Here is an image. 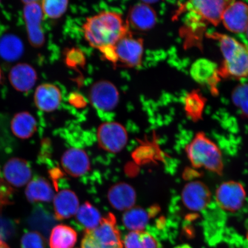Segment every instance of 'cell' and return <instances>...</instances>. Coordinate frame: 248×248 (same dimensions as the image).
Wrapping results in <instances>:
<instances>
[{
	"label": "cell",
	"instance_id": "obj_1",
	"mask_svg": "<svg viewBox=\"0 0 248 248\" xmlns=\"http://www.w3.org/2000/svg\"><path fill=\"white\" fill-rule=\"evenodd\" d=\"M86 41L101 52L113 48L129 32L128 24L116 12L104 11L87 18L83 26Z\"/></svg>",
	"mask_w": 248,
	"mask_h": 248
},
{
	"label": "cell",
	"instance_id": "obj_2",
	"mask_svg": "<svg viewBox=\"0 0 248 248\" xmlns=\"http://www.w3.org/2000/svg\"><path fill=\"white\" fill-rule=\"evenodd\" d=\"M210 37L218 41L224 59L219 76L238 79L248 77V46L224 34L215 33Z\"/></svg>",
	"mask_w": 248,
	"mask_h": 248
},
{
	"label": "cell",
	"instance_id": "obj_3",
	"mask_svg": "<svg viewBox=\"0 0 248 248\" xmlns=\"http://www.w3.org/2000/svg\"><path fill=\"white\" fill-rule=\"evenodd\" d=\"M186 153L191 165L218 175L224 171L221 150L215 142L203 132H198L186 147Z\"/></svg>",
	"mask_w": 248,
	"mask_h": 248
},
{
	"label": "cell",
	"instance_id": "obj_4",
	"mask_svg": "<svg viewBox=\"0 0 248 248\" xmlns=\"http://www.w3.org/2000/svg\"><path fill=\"white\" fill-rule=\"evenodd\" d=\"M80 248H123L116 218L112 214L104 217L97 228L85 232Z\"/></svg>",
	"mask_w": 248,
	"mask_h": 248
},
{
	"label": "cell",
	"instance_id": "obj_5",
	"mask_svg": "<svg viewBox=\"0 0 248 248\" xmlns=\"http://www.w3.org/2000/svg\"><path fill=\"white\" fill-rule=\"evenodd\" d=\"M229 1H190L182 5L180 11L187 12V23L191 26L208 23L217 26Z\"/></svg>",
	"mask_w": 248,
	"mask_h": 248
},
{
	"label": "cell",
	"instance_id": "obj_6",
	"mask_svg": "<svg viewBox=\"0 0 248 248\" xmlns=\"http://www.w3.org/2000/svg\"><path fill=\"white\" fill-rule=\"evenodd\" d=\"M117 64L134 68L141 66L144 53L143 40L133 37L129 32L114 46Z\"/></svg>",
	"mask_w": 248,
	"mask_h": 248
},
{
	"label": "cell",
	"instance_id": "obj_7",
	"mask_svg": "<svg viewBox=\"0 0 248 248\" xmlns=\"http://www.w3.org/2000/svg\"><path fill=\"white\" fill-rule=\"evenodd\" d=\"M247 197L246 191L241 183L229 181L223 182L216 191L218 205L226 212L234 213L243 207Z\"/></svg>",
	"mask_w": 248,
	"mask_h": 248
},
{
	"label": "cell",
	"instance_id": "obj_8",
	"mask_svg": "<svg viewBox=\"0 0 248 248\" xmlns=\"http://www.w3.org/2000/svg\"><path fill=\"white\" fill-rule=\"evenodd\" d=\"M23 17L26 22L28 38L31 45L39 48L44 45L45 36L42 30L43 12L39 1H24Z\"/></svg>",
	"mask_w": 248,
	"mask_h": 248
},
{
	"label": "cell",
	"instance_id": "obj_9",
	"mask_svg": "<svg viewBox=\"0 0 248 248\" xmlns=\"http://www.w3.org/2000/svg\"><path fill=\"white\" fill-rule=\"evenodd\" d=\"M99 145L108 153L122 151L128 141L126 129L120 124L107 122L101 124L97 131Z\"/></svg>",
	"mask_w": 248,
	"mask_h": 248
},
{
	"label": "cell",
	"instance_id": "obj_10",
	"mask_svg": "<svg viewBox=\"0 0 248 248\" xmlns=\"http://www.w3.org/2000/svg\"><path fill=\"white\" fill-rule=\"evenodd\" d=\"M212 200L210 189L202 182L192 181L185 186L182 200L186 208L193 212H201L206 208Z\"/></svg>",
	"mask_w": 248,
	"mask_h": 248
},
{
	"label": "cell",
	"instance_id": "obj_11",
	"mask_svg": "<svg viewBox=\"0 0 248 248\" xmlns=\"http://www.w3.org/2000/svg\"><path fill=\"white\" fill-rule=\"evenodd\" d=\"M90 100L98 110L111 111L119 101V93L112 83L100 80L93 85L89 94Z\"/></svg>",
	"mask_w": 248,
	"mask_h": 248
},
{
	"label": "cell",
	"instance_id": "obj_12",
	"mask_svg": "<svg viewBox=\"0 0 248 248\" xmlns=\"http://www.w3.org/2000/svg\"><path fill=\"white\" fill-rule=\"evenodd\" d=\"M221 22L231 32H246L248 28V5L241 1H229L223 12Z\"/></svg>",
	"mask_w": 248,
	"mask_h": 248
},
{
	"label": "cell",
	"instance_id": "obj_13",
	"mask_svg": "<svg viewBox=\"0 0 248 248\" xmlns=\"http://www.w3.org/2000/svg\"><path fill=\"white\" fill-rule=\"evenodd\" d=\"M61 164L68 174L79 177L88 172L91 163L88 155L78 148H70L62 155Z\"/></svg>",
	"mask_w": 248,
	"mask_h": 248
},
{
	"label": "cell",
	"instance_id": "obj_14",
	"mask_svg": "<svg viewBox=\"0 0 248 248\" xmlns=\"http://www.w3.org/2000/svg\"><path fill=\"white\" fill-rule=\"evenodd\" d=\"M4 175L9 184L15 187H21L30 182L32 177V170L27 161L14 157L6 163Z\"/></svg>",
	"mask_w": 248,
	"mask_h": 248
},
{
	"label": "cell",
	"instance_id": "obj_15",
	"mask_svg": "<svg viewBox=\"0 0 248 248\" xmlns=\"http://www.w3.org/2000/svg\"><path fill=\"white\" fill-rule=\"evenodd\" d=\"M9 79L11 84L17 91L26 93L35 86L38 76L35 69L27 63H18L12 68Z\"/></svg>",
	"mask_w": 248,
	"mask_h": 248
},
{
	"label": "cell",
	"instance_id": "obj_16",
	"mask_svg": "<svg viewBox=\"0 0 248 248\" xmlns=\"http://www.w3.org/2000/svg\"><path fill=\"white\" fill-rule=\"evenodd\" d=\"M34 101L39 110L45 112H51L57 109L61 103L60 89L51 83H43L36 88Z\"/></svg>",
	"mask_w": 248,
	"mask_h": 248
},
{
	"label": "cell",
	"instance_id": "obj_17",
	"mask_svg": "<svg viewBox=\"0 0 248 248\" xmlns=\"http://www.w3.org/2000/svg\"><path fill=\"white\" fill-rule=\"evenodd\" d=\"M128 21L135 29L146 31L153 29L156 24V13L147 2L139 3L130 9Z\"/></svg>",
	"mask_w": 248,
	"mask_h": 248
},
{
	"label": "cell",
	"instance_id": "obj_18",
	"mask_svg": "<svg viewBox=\"0 0 248 248\" xmlns=\"http://www.w3.org/2000/svg\"><path fill=\"white\" fill-rule=\"evenodd\" d=\"M55 218L63 220L75 216L79 207V200L73 191L64 189L55 195L54 200Z\"/></svg>",
	"mask_w": 248,
	"mask_h": 248
},
{
	"label": "cell",
	"instance_id": "obj_19",
	"mask_svg": "<svg viewBox=\"0 0 248 248\" xmlns=\"http://www.w3.org/2000/svg\"><path fill=\"white\" fill-rule=\"evenodd\" d=\"M108 199L114 208L127 211L132 208L136 201V192L128 184L121 183L111 187L108 192Z\"/></svg>",
	"mask_w": 248,
	"mask_h": 248
},
{
	"label": "cell",
	"instance_id": "obj_20",
	"mask_svg": "<svg viewBox=\"0 0 248 248\" xmlns=\"http://www.w3.org/2000/svg\"><path fill=\"white\" fill-rule=\"evenodd\" d=\"M28 201L31 203L50 202L54 199V192L46 179L36 176L27 185L25 191Z\"/></svg>",
	"mask_w": 248,
	"mask_h": 248
},
{
	"label": "cell",
	"instance_id": "obj_21",
	"mask_svg": "<svg viewBox=\"0 0 248 248\" xmlns=\"http://www.w3.org/2000/svg\"><path fill=\"white\" fill-rule=\"evenodd\" d=\"M11 128L14 135L18 139H30L37 130L35 118L27 111L16 114L11 122Z\"/></svg>",
	"mask_w": 248,
	"mask_h": 248
},
{
	"label": "cell",
	"instance_id": "obj_22",
	"mask_svg": "<svg viewBox=\"0 0 248 248\" xmlns=\"http://www.w3.org/2000/svg\"><path fill=\"white\" fill-rule=\"evenodd\" d=\"M191 73L197 82L215 87L219 78V69L208 60H199L191 68Z\"/></svg>",
	"mask_w": 248,
	"mask_h": 248
},
{
	"label": "cell",
	"instance_id": "obj_23",
	"mask_svg": "<svg viewBox=\"0 0 248 248\" xmlns=\"http://www.w3.org/2000/svg\"><path fill=\"white\" fill-rule=\"evenodd\" d=\"M23 43L18 36L7 33L0 38V57L8 62H15L23 54Z\"/></svg>",
	"mask_w": 248,
	"mask_h": 248
},
{
	"label": "cell",
	"instance_id": "obj_24",
	"mask_svg": "<svg viewBox=\"0 0 248 248\" xmlns=\"http://www.w3.org/2000/svg\"><path fill=\"white\" fill-rule=\"evenodd\" d=\"M77 241V233L70 226L59 225L52 229L49 238L50 248H73Z\"/></svg>",
	"mask_w": 248,
	"mask_h": 248
},
{
	"label": "cell",
	"instance_id": "obj_25",
	"mask_svg": "<svg viewBox=\"0 0 248 248\" xmlns=\"http://www.w3.org/2000/svg\"><path fill=\"white\" fill-rule=\"evenodd\" d=\"M75 216L77 224L85 232L97 228L103 219L100 212L89 202L80 206Z\"/></svg>",
	"mask_w": 248,
	"mask_h": 248
},
{
	"label": "cell",
	"instance_id": "obj_26",
	"mask_svg": "<svg viewBox=\"0 0 248 248\" xmlns=\"http://www.w3.org/2000/svg\"><path fill=\"white\" fill-rule=\"evenodd\" d=\"M150 215L141 207H132L126 211L123 217L125 227L132 231H143L150 221Z\"/></svg>",
	"mask_w": 248,
	"mask_h": 248
},
{
	"label": "cell",
	"instance_id": "obj_27",
	"mask_svg": "<svg viewBox=\"0 0 248 248\" xmlns=\"http://www.w3.org/2000/svg\"><path fill=\"white\" fill-rule=\"evenodd\" d=\"M125 248H163L153 235L144 231H132L124 240Z\"/></svg>",
	"mask_w": 248,
	"mask_h": 248
},
{
	"label": "cell",
	"instance_id": "obj_28",
	"mask_svg": "<svg viewBox=\"0 0 248 248\" xmlns=\"http://www.w3.org/2000/svg\"><path fill=\"white\" fill-rule=\"evenodd\" d=\"M185 105L186 113L191 120L197 122L202 119L204 102L198 93L193 92L188 94L185 98Z\"/></svg>",
	"mask_w": 248,
	"mask_h": 248
},
{
	"label": "cell",
	"instance_id": "obj_29",
	"mask_svg": "<svg viewBox=\"0 0 248 248\" xmlns=\"http://www.w3.org/2000/svg\"><path fill=\"white\" fill-rule=\"evenodd\" d=\"M43 14L46 17L57 19L63 15L67 11V1H54V0H45L42 2Z\"/></svg>",
	"mask_w": 248,
	"mask_h": 248
},
{
	"label": "cell",
	"instance_id": "obj_30",
	"mask_svg": "<svg viewBox=\"0 0 248 248\" xmlns=\"http://www.w3.org/2000/svg\"><path fill=\"white\" fill-rule=\"evenodd\" d=\"M232 100L245 116L248 117V85L238 86L232 93Z\"/></svg>",
	"mask_w": 248,
	"mask_h": 248
},
{
	"label": "cell",
	"instance_id": "obj_31",
	"mask_svg": "<svg viewBox=\"0 0 248 248\" xmlns=\"http://www.w3.org/2000/svg\"><path fill=\"white\" fill-rule=\"evenodd\" d=\"M21 248H45L44 237L38 232H28L21 240Z\"/></svg>",
	"mask_w": 248,
	"mask_h": 248
},
{
	"label": "cell",
	"instance_id": "obj_32",
	"mask_svg": "<svg viewBox=\"0 0 248 248\" xmlns=\"http://www.w3.org/2000/svg\"><path fill=\"white\" fill-rule=\"evenodd\" d=\"M51 217L46 216L45 212L43 216H40V212L35 213L32 217L31 220V225L32 227L37 229V231L42 232L43 233L47 234L51 228L52 222L51 221Z\"/></svg>",
	"mask_w": 248,
	"mask_h": 248
},
{
	"label": "cell",
	"instance_id": "obj_33",
	"mask_svg": "<svg viewBox=\"0 0 248 248\" xmlns=\"http://www.w3.org/2000/svg\"><path fill=\"white\" fill-rule=\"evenodd\" d=\"M85 59L83 52L77 48H71L66 52L65 62L71 68L82 66L85 63Z\"/></svg>",
	"mask_w": 248,
	"mask_h": 248
},
{
	"label": "cell",
	"instance_id": "obj_34",
	"mask_svg": "<svg viewBox=\"0 0 248 248\" xmlns=\"http://www.w3.org/2000/svg\"><path fill=\"white\" fill-rule=\"evenodd\" d=\"M69 102L74 107L78 108H82L84 106L85 101L84 99L77 93H73L71 94L69 97Z\"/></svg>",
	"mask_w": 248,
	"mask_h": 248
},
{
	"label": "cell",
	"instance_id": "obj_35",
	"mask_svg": "<svg viewBox=\"0 0 248 248\" xmlns=\"http://www.w3.org/2000/svg\"><path fill=\"white\" fill-rule=\"evenodd\" d=\"M0 248H10L5 241L0 238Z\"/></svg>",
	"mask_w": 248,
	"mask_h": 248
},
{
	"label": "cell",
	"instance_id": "obj_36",
	"mask_svg": "<svg viewBox=\"0 0 248 248\" xmlns=\"http://www.w3.org/2000/svg\"><path fill=\"white\" fill-rule=\"evenodd\" d=\"M175 248H192L190 246H189L188 245L185 244V245H182V246L176 247Z\"/></svg>",
	"mask_w": 248,
	"mask_h": 248
},
{
	"label": "cell",
	"instance_id": "obj_37",
	"mask_svg": "<svg viewBox=\"0 0 248 248\" xmlns=\"http://www.w3.org/2000/svg\"><path fill=\"white\" fill-rule=\"evenodd\" d=\"M1 69H0V81H1Z\"/></svg>",
	"mask_w": 248,
	"mask_h": 248
},
{
	"label": "cell",
	"instance_id": "obj_38",
	"mask_svg": "<svg viewBox=\"0 0 248 248\" xmlns=\"http://www.w3.org/2000/svg\"><path fill=\"white\" fill-rule=\"evenodd\" d=\"M246 34H247V38L248 39V28L246 31Z\"/></svg>",
	"mask_w": 248,
	"mask_h": 248
}]
</instances>
